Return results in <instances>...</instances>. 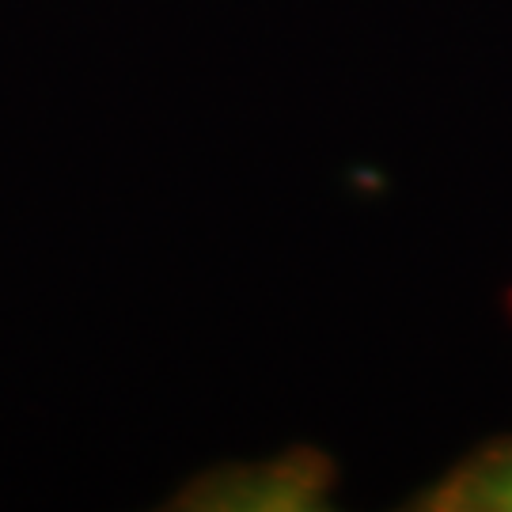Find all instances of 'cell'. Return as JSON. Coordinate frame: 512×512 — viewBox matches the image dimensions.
I'll list each match as a JSON object with an SVG mask.
<instances>
[{"mask_svg": "<svg viewBox=\"0 0 512 512\" xmlns=\"http://www.w3.org/2000/svg\"><path fill=\"white\" fill-rule=\"evenodd\" d=\"M334 486V463L300 448L274 459L213 467L194 478L175 505L194 512H319L330 505Z\"/></svg>", "mask_w": 512, "mask_h": 512, "instance_id": "6da1fadb", "label": "cell"}, {"mask_svg": "<svg viewBox=\"0 0 512 512\" xmlns=\"http://www.w3.org/2000/svg\"><path fill=\"white\" fill-rule=\"evenodd\" d=\"M425 509L440 512H512V444L486 448L471 463L456 467L452 475L429 494Z\"/></svg>", "mask_w": 512, "mask_h": 512, "instance_id": "7a4b0ae2", "label": "cell"}]
</instances>
